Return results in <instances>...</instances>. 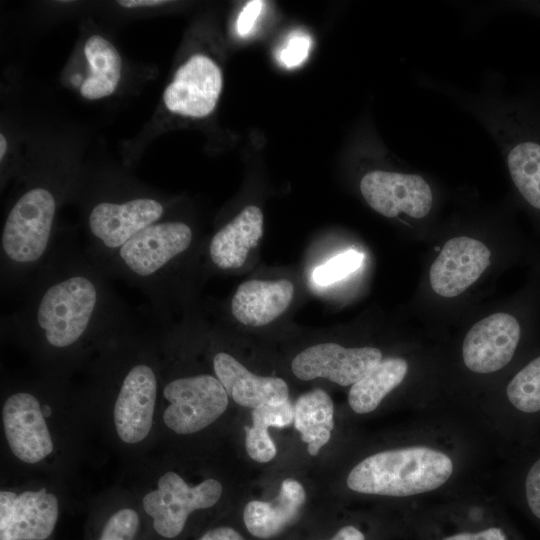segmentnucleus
Returning <instances> with one entry per match:
<instances>
[{"label":"nucleus","instance_id":"72a5a7b5","mask_svg":"<svg viewBox=\"0 0 540 540\" xmlns=\"http://www.w3.org/2000/svg\"><path fill=\"white\" fill-rule=\"evenodd\" d=\"M72 81H73L74 84H78L81 81V76L80 75H75L73 77Z\"/></svg>","mask_w":540,"mask_h":540},{"label":"nucleus","instance_id":"0eeeda50","mask_svg":"<svg viewBox=\"0 0 540 540\" xmlns=\"http://www.w3.org/2000/svg\"><path fill=\"white\" fill-rule=\"evenodd\" d=\"M142 345L137 358H131L122 371L114 403L116 432L128 444L140 442L149 434L158 394L157 370L140 354Z\"/></svg>","mask_w":540,"mask_h":540},{"label":"nucleus","instance_id":"f03ea898","mask_svg":"<svg viewBox=\"0 0 540 540\" xmlns=\"http://www.w3.org/2000/svg\"><path fill=\"white\" fill-rule=\"evenodd\" d=\"M194 242L193 228L180 220H160L145 228L100 269L109 277L138 288L154 316L166 310L173 288L172 273Z\"/></svg>","mask_w":540,"mask_h":540},{"label":"nucleus","instance_id":"6ab92c4d","mask_svg":"<svg viewBox=\"0 0 540 540\" xmlns=\"http://www.w3.org/2000/svg\"><path fill=\"white\" fill-rule=\"evenodd\" d=\"M500 133L510 177L526 203L540 213V140L519 126Z\"/></svg>","mask_w":540,"mask_h":540},{"label":"nucleus","instance_id":"c85d7f7f","mask_svg":"<svg viewBox=\"0 0 540 540\" xmlns=\"http://www.w3.org/2000/svg\"><path fill=\"white\" fill-rule=\"evenodd\" d=\"M442 540H507L501 528L490 527L478 532H460L443 538Z\"/></svg>","mask_w":540,"mask_h":540},{"label":"nucleus","instance_id":"bb28decb","mask_svg":"<svg viewBox=\"0 0 540 540\" xmlns=\"http://www.w3.org/2000/svg\"><path fill=\"white\" fill-rule=\"evenodd\" d=\"M311 44L309 35L300 31L293 32L279 52L280 63L287 68L300 65L308 57Z\"/></svg>","mask_w":540,"mask_h":540},{"label":"nucleus","instance_id":"9b49d317","mask_svg":"<svg viewBox=\"0 0 540 540\" xmlns=\"http://www.w3.org/2000/svg\"><path fill=\"white\" fill-rule=\"evenodd\" d=\"M221 89L220 68L209 57L195 54L177 69L163 99L171 112L203 118L214 110Z\"/></svg>","mask_w":540,"mask_h":540},{"label":"nucleus","instance_id":"20e7f679","mask_svg":"<svg viewBox=\"0 0 540 540\" xmlns=\"http://www.w3.org/2000/svg\"><path fill=\"white\" fill-rule=\"evenodd\" d=\"M165 212L164 203L149 195L99 199L86 214L87 243L83 249L100 268L131 238L162 220Z\"/></svg>","mask_w":540,"mask_h":540},{"label":"nucleus","instance_id":"a211bd4d","mask_svg":"<svg viewBox=\"0 0 540 540\" xmlns=\"http://www.w3.org/2000/svg\"><path fill=\"white\" fill-rule=\"evenodd\" d=\"M263 234V214L259 207H245L210 239L207 254L210 264L221 271L239 269Z\"/></svg>","mask_w":540,"mask_h":540},{"label":"nucleus","instance_id":"4468645a","mask_svg":"<svg viewBox=\"0 0 540 540\" xmlns=\"http://www.w3.org/2000/svg\"><path fill=\"white\" fill-rule=\"evenodd\" d=\"M490 256L489 248L475 238L459 236L449 239L430 267L432 290L446 298L462 294L488 268Z\"/></svg>","mask_w":540,"mask_h":540},{"label":"nucleus","instance_id":"aec40b11","mask_svg":"<svg viewBox=\"0 0 540 540\" xmlns=\"http://www.w3.org/2000/svg\"><path fill=\"white\" fill-rule=\"evenodd\" d=\"M334 406L330 396L322 389L302 394L294 405V425L301 439L307 443L312 456L330 440L334 428Z\"/></svg>","mask_w":540,"mask_h":540},{"label":"nucleus","instance_id":"5701e85b","mask_svg":"<svg viewBox=\"0 0 540 540\" xmlns=\"http://www.w3.org/2000/svg\"><path fill=\"white\" fill-rule=\"evenodd\" d=\"M252 421L251 428L245 427L246 451L257 462H269L275 457L277 450L268 434V427L289 426L294 421V406L289 400L277 405H262L253 409Z\"/></svg>","mask_w":540,"mask_h":540},{"label":"nucleus","instance_id":"423d86ee","mask_svg":"<svg viewBox=\"0 0 540 540\" xmlns=\"http://www.w3.org/2000/svg\"><path fill=\"white\" fill-rule=\"evenodd\" d=\"M169 405L163 412L165 425L177 434H192L217 420L228 406V394L210 374L180 376L163 387Z\"/></svg>","mask_w":540,"mask_h":540},{"label":"nucleus","instance_id":"f8f14e48","mask_svg":"<svg viewBox=\"0 0 540 540\" xmlns=\"http://www.w3.org/2000/svg\"><path fill=\"white\" fill-rule=\"evenodd\" d=\"M2 419L10 450L21 461L37 463L53 451L52 438L34 393L19 390L8 396Z\"/></svg>","mask_w":540,"mask_h":540},{"label":"nucleus","instance_id":"f3484780","mask_svg":"<svg viewBox=\"0 0 540 540\" xmlns=\"http://www.w3.org/2000/svg\"><path fill=\"white\" fill-rule=\"evenodd\" d=\"M293 296L294 285L287 279L248 280L235 291L230 312L243 325L264 326L285 312Z\"/></svg>","mask_w":540,"mask_h":540},{"label":"nucleus","instance_id":"a878e982","mask_svg":"<svg viewBox=\"0 0 540 540\" xmlns=\"http://www.w3.org/2000/svg\"><path fill=\"white\" fill-rule=\"evenodd\" d=\"M522 496L530 513L540 520V452L525 468Z\"/></svg>","mask_w":540,"mask_h":540},{"label":"nucleus","instance_id":"412c9836","mask_svg":"<svg viewBox=\"0 0 540 540\" xmlns=\"http://www.w3.org/2000/svg\"><path fill=\"white\" fill-rule=\"evenodd\" d=\"M84 53L91 74L81 85L82 96L95 100L111 95L121 77L122 60L119 52L102 36L93 35L85 42Z\"/></svg>","mask_w":540,"mask_h":540},{"label":"nucleus","instance_id":"4be33fe9","mask_svg":"<svg viewBox=\"0 0 540 540\" xmlns=\"http://www.w3.org/2000/svg\"><path fill=\"white\" fill-rule=\"evenodd\" d=\"M407 372L408 363L403 358L382 360L352 385L348 394L351 409L358 414L372 412L388 393L401 384Z\"/></svg>","mask_w":540,"mask_h":540},{"label":"nucleus","instance_id":"2f4dec72","mask_svg":"<svg viewBox=\"0 0 540 540\" xmlns=\"http://www.w3.org/2000/svg\"><path fill=\"white\" fill-rule=\"evenodd\" d=\"M120 6L126 7V8H134V7H152V6H159L167 3V1L164 0H122L117 2Z\"/></svg>","mask_w":540,"mask_h":540},{"label":"nucleus","instance_id":"dca6fc26","mask_svg":"<svg viewBox=\"0 0 540 540\" xmlns=\"http://www.w3.org/2000/svg\"><path fill=\"white\" fill-rule=\"evenodd\" d=\"M213 370L229 397L237 404L257 408L265 404L277 405L288 400L287 383L276 377L251 373L229 353L217 352L212 359Z\"/></svg>","mask_w":540,"mask_h":540},{"label":"nucleus","instance_id":"39448f33","mask_svg":"<svg viewBox=\"0 0 540 540\" xmlns=\"http://www.w3.org/2000/svg\"><path fill=\"white\" fill-rule=\"evenodd\" d=\"M221 494L222 485L216 479L189 486L180 475L168 471L159 478L157 489L143 497L142 504L157 535L173 540L183 534L193 512L213 507Z\"/></svg>","mask_w":540,"mask_h":540},{"label":"nucleus","instance_id":"cd10ccee","mask_svg":"<svg viewBox=\"0 0 540 540\" xmlns=\"http://www.w3.org/2000/svg\"><path fill=\"white\" fill-rule=\"evenodd\" d=\"M263 6L264 1L254 0L249 1L243 7L236 23V30L240 36H245L252 30L263 9Z\"/></svg>","mask_w":540,"mask_h":540},{"label":"nucleus","instance_id":"ddd939ff","mask_svg":"<svg viewBox=\"0 0 540 540\" xmlns=\"http://www.w3.org/2000/svg\"><path fill=\"white\" fill-rule=\"evenodd\" d=\"M59 516L57 497L45 488L0 492V540H46Z\"/></svg>","mask_w":540,"mask_h":540},{"label":"nucleus","instance_id":"f257e3e1","mask_svg":"<svg viewBox=\"0 0 540 540\" xmlns=\"http://www.w3.org/2000/svg\"><path fill=\"white\" fill-rule=\"evenodd\" d=\"M18 293L19 305L1 318L2 332L43 353L70 355L102 346L134 324L109 277L72 242L57 240Z\"/></svg>","mask_w":540,"mask_h":540},{"label":"nucleus","instance_id":"6e6552de","mask_svg":"<svg viewBox=\"0 0 540 540\" xmlns=\"http://www.w3.org/2000/svg\"><path fill=\"white\" fill-rule=\"evenodd\" d=\"M359 188L367 204L387 218L404 214L422 219L433 205L430 185L414 173L372 170L361 178Z\"/></svg>","mask_w":540,"mask_h":540},{"label":"nucleus","instance_id":"c756f323","mask_svg":"<svg viewBox=\"0 0 540 540\" xmlns=\"http://www.w3.org/2000/svg\"><path fill=\"white\" fill-rule=\"evenodd\" d=\"M197 540H247L236 528L220 525L206 530Z\"/></svg>","mask_w":540,"mask_h":540},{"label":"nucleus","instance_id":"7ed1b4c3","mask_svg":"<svg viewBox=\"0 0 540 540\" xmlns=\"http://www.w3.org/2000/svg\"><path fill=\"white\" fill-rule=\"evenodd\" d=\"M453 470L451 458L441 451L422 446L391 449L359 462L347 486L363 494L406 497L438 489Z\"/></svg>","mask_w":540,"mask_h":540},{"label":"nucleus","instance_id":"2eb2a0df","mask_svg":"<svg viewBox=\"0 0 540 540\" xmlns=\"http://www.w3.org/2000/svg\"><path fill=\"white\" fill-rule=\"evenodd\" d=\"M306 501L303 486L294 479L282 481L279 494L271 501L252 500L242 513L248 534L258 540H273L294 527Z\"/></svg>","mask_w":540,"mask_h":540},{"label":"nucleus","instance_id":"473e14b6","mask_svg":"<svg viewBox=\"0 0 540 540\" xmlns=\"http://www.w3.org/2000/svg\"><path fill=\"white\" fill-rule=\"evenodd\" d=\"M7 150V140L4 137V135L0 134V159L2 160L4 158V155Z\"/></svg>","mask_w":540,"mask_h":540},{"label":"nucleus","instance_id":"9d476101","mask_svg":"<svg viewBox=\"0 0 540 540\" xmlns=\"http://www.w3.org/2000/svg\"><path fill=\"white\" fill-rule=\"evenodd\" d=\"M382 361L375 347L345 348L320 343L301 351L292 361V372L304 381L326 378L341 386L357 383Z\"/></svg>","mask_w":540,"mask_h":540},{"label":"nucleus","instance_id":"7c9ffc66","mask_svg":"<svg viewBox=\"0 0 540 540\" xmlns=\"http://www.w3.org/2000/svg\"><path fill=\"white\" fill-rule=\"evenodd\" d=\"M315 540H366V535L357 526L346 524L339 527L329 537Z\"/></svg>","mask_w":540,"mask_h":540},{"label":"nucleus","instance_id":"b1692460","mask_svg":"<svg viewBox=\"0 0 540 540\" xmlns=\"http://www.w3.org/2000/svg\"><path fill=\"white\" fill-rule=\"evenodd\" d=\"M362 261L363 255L361 253L354 250L346 251L317 267L313 271L312 278L318 285H330L356 271Z\"/></svg>","mask_w":540,"mask_h":540},{"label":"nucleus","instance_id":"1a4fd4ad","mask_svg":"<svg viewBox=\"0 0 540 540\" xmlns=\"http://www.w3.org/2000/svg\"><path fill=\"white\" fill-rule=\"evenodd\" d=\"M522 339V325L506 312L491 314L475 323L462 344L465 366L472 372L488 374L501 370L514 358Z\"/></svg>","mask_w":540,"mask_h":540},{"label":"nucleus","instance_id":"393cba45","mask_svg":"<svg viewBox=\"0 0 540 540\" xmlns=\"http://www.w3.org/2000/svg\"><path fill=\"white\" fill-rule=\"evenodd\" d=\"M139 528L138 513L133 509L123 508L106 520L98 540H135Z\"/></svg>","mask_w":540,"mask_h":540}]
</instances>
